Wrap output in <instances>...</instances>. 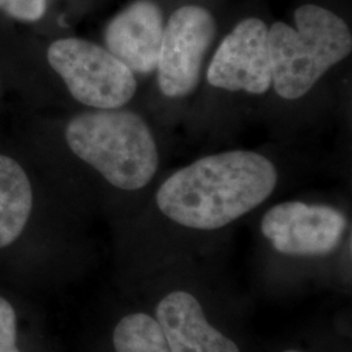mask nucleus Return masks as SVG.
Here are the masks:
<instances>
[{
    "label": "nucleus",
    "instance_id": "obj_14",
    "mask_svg": "<svg viewBox=\"0 0 352 352\" xmlns=\"http://www.w3.org/2000/svg\"><path fill=\"white\" fill-rule=\"evenodd\" d=\"M285 352H300V351H295V350H287V351Z\"/></svg>",
    "mask_w": 352,
    "mask_h": 352
},
{
    "label": "nucleus",
    "instance_id": "obj_10",
    "mask_svg": "<svg viewBox=\"0 0 352 352\" xmlns=\"http://www.w3.org/2000/svg\"><path fill=\"white\" fill-rule=\"evenodd\" d=\"M33 208V190L24 168L0 154V248L24 231Z\"/></svg>",
    "mask_w": 352,
    "mask_h": 352
},
{
    "label": "nucleus",
    "instance_id": "obj_12",
    "mask_svg": "<svg viewBox=\"0 0 352 352\" xmlns=\"http://www.w3.org/2000/svg\"><path fill=\"white\" fill-rule=\"evenodd\" d=\"M0 10L14 20L36 23L45 16L47 0H0Z\"/></svg>",
    "mask_w": 352,
    "mask_h": 352
},
{
    "label": "nucleus",
    "instance_id": "obj_1",
    "mask_svg": "<svg viewBox=\"0 0 352 352\" xmlns=\"http://www.w3.org/2000/svg\"><path fill=\"white\" fill-rule=\"evenodd\" d=\"M274 164L252 151L206 155L168 176L157 190L162 213L183 227L212 231L266 201L277 187Z\"/></svg>",
    "mask_w": 352,
    "mask_h": 352
},
{
    "label": "nucleus",
    "instance_id": "obj_8",
    "mask_svg": "<svg viewBox=\"0 0 352 352\" xmlns=\"http://www.w3.org/2000/svg\"><path fill=\"white\" fill-rule=\"evenodd\" d=\"M164 14L151 0H139L106 26V49L140 75L155 71L164 37Z\"/></svg>",
    "mask_w": 352,
    "mask_h": 352
},
{
    "label": "nucleus",
    "instance_id": "obj_5",
    "mask_svg": "<svg viewBox=\"0 0 352 352\" xmlns=\"http://www.w3.org/2000/svg\"><path fill=\"white\" fill-rule=\"evenodd\" d=\"M213 14L200 6H183L164 26L157 63V82L168 98H184L200 82L205 55L213 43Z\"/></svg>",
    "mask_w": 352,
    "mask_h": 352
},
{
    "label": "nucleus",
    "instance_id": "obj_7",
    "mask_svg": "<svg viewBox=\"0 0 352 352\" xmlns=\"http://www.w3.org/2000/svg\"><path fill=\"white\" fill-rule=\"evenodd\" d=\"M269 28L263 20L240 21L215 51L206 80L214 88L263 96L272 88Z\"/></svg>",
    "mask_w": 352,
    "mask_h": 352
},
{
    "label": "nucleus",
    "instance_id": "obj_2",
    "mask_svg": "<svg viewBox=\"0 0 352 352\" xmlns=\"http://www.w3.org/2000/svg\"><path fill=\"white\" fill-rule=\"evenodd\" d=\"M65 140L76 157L116 188L139 190L157 174V142L139 113L120 109L78 113L67 124Z\"/></svg>",
    "mask_w": 352,
    "mask_h": 352
},
{
    "label": "nucleus",
    "instance_id": "obj_13",
    "mask_svg": "<svg viewBox=\"0 0 352 352\" xmlns=\"http://www.w3.org/2000/svg\"><path fill=\"white\" fill-rule=\"evenodd\" d=\"M17 320L12 305L0 296V352H20L16 346Z\"/></svg>",
    "mask_w": 352,
    "mask_h": 352
},
{
    "label": "nucleus",
    "instance_id": "obj_3",
    "mask_svg": "<svg viewBox=\"0 0 352 352\" xmlns=\"http://www.w3.org/2000/svg\"><path fill=\"white\" fill-rule=\"evenodd\" d=\"M296 28L276 23L269 28L272 87L287 101L304 97L327 71L352 51L349 25L338 14L316 4L300 6Z\"/></svg>",
    "mask_w": 352,
    "mask_h": 352
},
{
    "label": "nucleus",
    "instance_id": "obj_9",
    "mask_svg": "<svg viewBox=\"0 0 352 352\" xmlns=\"http://www.w3.org/2000/svg\"><path fill=\"white\" fill-rule=\"evenodd\" d=\"M155 321L170 352H240L206 320L199 300L187 291H174L158 302Z\"/></svg>",
    "mask_w": 352,
    "mask_h": 352
},
{
    "label": "nucleus",
    "instance_id": "obj_4",
    "mask_svg": "<svg viewBox=\"0 0 352 352\" xmlns=\"http://www.w3.org/2000/svg\"><path fill=\"white\" fill-rule=\"evenodd\" d=\"M51 68L76 101L96 109H122L138 90L135 74L106 47L80 38H62L47 50Z\"/></svg>",
    "mask_w": 352,
    "mask_h": 352
},
{
    "label": "nucleus",
    "instance_id": "obj_6",
    "mask_svg": "<svg viewBox=\"0 0 352 352\" xmlns=\"http://www.w3.org/2000/svg\"><path fill=\"white\" fill-rule=\"evenodd\" d=\"M347 219L327 205L280 202L261 221V232L273 248L289 256H324L340 247Z\"/></svg>",
    "mask_w": 352,
    "mask_h": 352
},
{
    "label": "nucleus",
    "instance_id": "obj_11",
    "mask_svg": "<svg viewBox=\"0 0 352 352\" xmlns=\"http://www.w3.org/2000/svg\"><path fill=\"white\" fill-rule=\"evenodd\" d=\"M115 352H170L155 318L145 314L123 317L113 330Z\"/></svg>",
    "mask_w": 352,
    "mask_h": 352
}]
</instances>
